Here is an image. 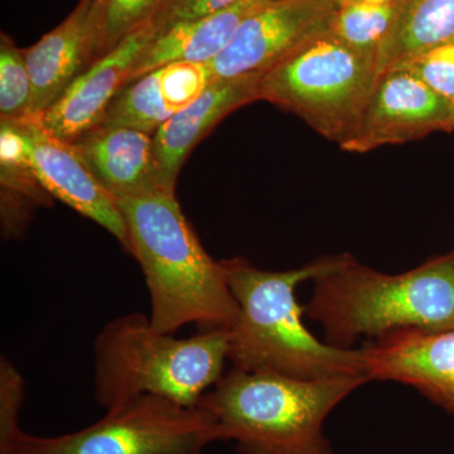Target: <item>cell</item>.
Masks as SVG:
<instances>
[{
  "label": "cell",
  "mask_w": 454,
  "mask_h": 454,
  "mask_svg": "<svg viewBox=\"0 0 454 454\" xmlns=\"http://www.w3.org/2000/svg\"><path fill=\"white\" fill-rule=\"evenodd\" d=\"M32 82L25 52L8 35L0 37V115L3 121H22L28 118Z\"/></svg>",
  "instance_id": "obj_21"
},
{
  "label": "cell",
  "mask_w": 454,
  "mask_h": 454,
  "mask_svg": "<svg viewBox=\"0 0 454 454\" xmlns=\"http://www.w3.org/2000/svg\"><path fill=\"white\" fill-rule=\"evenodd\" d=\"M365 376L288 378L231 367L199 405L219 427L221 441L240 454H334L324 426Z\"/></svg>",
  "instance_id": "obj_4"
},
{
  "label": "cell",
  "mask_w": 454,
  "mask_h": 454,
  "mask_svg": "<svg viewBox=\"0 0 454 454\" xmlns=\"http://www.w3.org/2000/svg\"><path fill=\"white\" fill-rule=\"evenodd\" d=\"M26 396V382L7 357L0 358V450L17 437L20 413Z\"/></svg>",
  "instance_id": "obj_24"
},
{
  "label": "cell",
  "mask_w": 454,
  "mask_h": 454,
  "mask_svg": "<svg viewBox=\"0 0 454 454\" xmlns=\"http://www.w3.org/2000/svg\"><path fill=\"white\" fill-rule=\"evenodd\" d=\"M26 134L35 178L51 197L106 229L129 253V239L118 202L90 172L70 143L51 136L38 119L14 121Z\"/></svg>",
  "instance_id": "obj_11"
},
{
  "label": "cell",
  "mask_w": 454,
  "mask_h": 454,
  "mask_svg": "<svg viewBox=\"0 0 454 454\" xmlns=\"http://www.w3.org/2000/svg\"><path fill=\"white\" fill-rule=\"evenodd\" d=\"M262 74H244L212 83L196 103L173 114L155 131V164L164 192L176 193L179 170L200 140L230 113L260 100Z\"/></svg>",
  "instance_id": "obj_13"
},
{
  "label": "cell",
  "mask_w": 454,
  "mask_h": 454,
  "mask_svg": "<svg viewBox=\"0 0 454 454\" xmlns=\"http://www.w3.org/2000/svg\"><path fill=\"white\" fill-rule=\"evenodd\" d=\"M345 2L367 3V4H390V3L396 2V0H345Z\"/></svg>",
  "instance_id": "obj_26"
},
{
  "label": "cell",
  "mask_w": 454,
  "mask_h": 454,
  "mask_svg": "<svg viewBox=\"0 0 454 454\" xmlns=\"http://www.w3.org/2000/svg\"><path fill=\"white\" fill-rule=\"evenodd\" d=\"M129 254L138 260L151 297L152 325L175 333L188 325L230 328L239 313L223 262L208 255L176 193L116 200Z\"/></svg>",
  "instance_id": "obj_3"
},
{
  "label": "cell",
  "mask_w": 454,
  "mask_h": 454,
  "mask_svg": "<svg viewBox=\"0 0 454 454\" xmlns=\"http://www.w3.org/2000/svg\"><path fill=\"white\" fill-rule=\"evenodd\" d=\"M333 2L336 3V4H342L343 2H345V0H333Z\"/></svg>",
  "instance_id": "obj_28"
},
{
  "label": "cell",
  "mask_w": 454,
  "mask_h": 454,
  "mask_svg": "<svg viewBox=\"0 0 454 454\" xmlns=\"http://www.w3.org/2000/svg\"><path fill=\"white\" fill-rule=\"evenodd\" d=\"M313 282L306 316L322 325L333 348L349 349L363 337L454 330V249L400 274L340 254Z\"/></svg>",
  "instance_id": "obj_1"
},
{
  "label": "cell",
  "mask_w": 454,
  "mask_h": 454,
  "mask_svg": "<svg viewBox=\"0 0 454 454\" xmlns=\"http://www.w3.org/2000/svg\"><path fill=\"white\" fill-rule=\"evenodd\" d=\"M92 4L94 0H80L61 25L23 50L32 82L27 119H40L94 64Z\"/></svg>",
  "instance_id": "obj_14"
},
{
  "label": "cell",
  "mask_w": 454,
  "mask_h": 454,
  "mask_svg": "<svg viewBox=\"0 0 454 454\" xmlns=\"http://www.w3.org/2000/svg\"><path fill=\"white\" fill-rule=\"evenodd\" d=\"M70 145L114 199L164 192L158 178L151 134L98 127Z\"/></svg>",
  "instance_id": "obj_15"
},
{
  "label": "cell",
  "mask_w": 454,
  "mask_h": 454,
  "mask_svg": "<svg viewBox=\"0 0 454 454\" xmlns=\"http://www.w3.org/2000/svg\"><path fill=\"white\" fill-rule=\"evenodd\" d=\"M163 0H94V62L115 49L125 37L148 22Z\"/></svg>",
  "instance_id": "obj_20"
},
{
  "label": "cell",
  "mask_w": 454,
  "mask_h": 454,
  "mask_svg": "<svg viewBox=\"0 0 454 454\" xmlns=\"http://www.w3.org/2000/svg\"><path fill=\"white\" fill-rule=\"evenodd\" d=\"M340 5L333 0H274L245 20L219 56L208 62L212 83L265 74L304 44L330 33Z\"/></svg>",
  "instance_id": "obj_8"
},
{
  "label": "cell",
  "mask_w": 454,
  "mask_h": 454,
  "mask_svg": "<svg viewBox=\"0 0 454 454\" xmlns=\"http://www.w3.org/2000/svg\"><path fill=\"white\" fill-rule=\"evenodd\" d=\"M452 103L403 70L380 74L351 134L340 145L348 153L422 139L450 129Z\"/></svg>",
  "instance_id": "obj_9"
},
{
  "label": "cell",
  "mask_w": 454,
  "mask_h": 454,
  "mask_svg": "<svg viewBox=\"0 0 454 454\" xmlns=\"http://www.w3.org/2000/svg\"><path fill=\"white\" fill-rule=\"evenodd\" d=\"M274 0H239L229 7L186 20L158 33L139 57L128 82L179 61L208 64L234 40L253 14Z\"/></svg>",
  "instance_id": "obj_16"
},
{
  "label": "cell",
  "mask_w": 454,
  "mask_h": 454,
  "mask_svg": "<svg viewBox=\"0 0 454 454\" xmlns=\"http://www.w3.org/2000/svg\"><path fill=\"white\" fill-rule=\"evenodd\" d=\"M216 441V420L201 406L142 395L77 432L35 437L20 430L0 454H202Z\"/></svg>",
  "instance_id": "obj_7"
},
{
  "label": "cell",
  "mask_w": 454,
  "mask_h": 454,
  "mask_svg": "<svg viewBox=\"0 0 454 454\" xmlns=\"http://www.w3.org/2000/svg\"><path fill=\"white\" fill-rule=\"evenodd\" d=\"M172 115L164 104L160 70H155L128 82L107 106L98 127L122 128L154 136Z\"/></svg>",
  "instance_id": "obj_18"
},
{
  "label": "cell",
  "mask_w": 454,
  "mask_h": 454,
  "mask_svg": "<svg viewBox=\"0 0 454 454\" xmlns=\"http://www.w3.org/2000/svg\"><path fill=\"white\" fill-rule=\"evenodd\" d=\"M395 11L396 2L390 4L342 3L334 14L330 35L351 49L378 55L393 25Z\"/></svg>",
  "instance_id": "obj_19"
},
{
  "label": "cell",
  "mask_w": 454,
  "mask_h": 454,
  "mask_svg": "<svg viewBox=\"0 0 454 454\" xmlns=\"http://www.w3.org/2000/svg\"><path fill=\"white\" fill-rule=\"evenodd\" d=\"M227 361L229 328L177 339L129 313L107 322L94 340V397L106 411L142 395L195 408Z\"/></svg>",
  "instance_id": "obj_5"
},
{
  "label": "cell",
  "mask_w": 454,
  "mask_h": 454,
  "mask_svg": "<svg viewBox=\"0 0 454 454\" xmlns=\"http://www.w3.org/2000/svg\"><path fill=\"white\" fill-rule=\"evenodd\" d=\"M158 70L164 104L172 114L192 106L212 85L210 70L202 62H173Z\"/></svg>",
  "instance_id": "obj_22"
},
{
  "label": "cell",
  "mask_w": 454,
  "mask_h": 454,
  "mask_svg": "<svg viewBox=\"0 0 454 454\" xmlns=\"http://www.w3.org/2000/svg\"><path fill=\"white\" fill-rule=\"evenodd\" d=\"M379 77L378 55L351 49L328 33L262 74L260 100L295 114L340 145L354 130Z\"/></svg>",
  "instance_id": "obj_6"
},
{
  "label": "cell",
  "mask_w": 454,
  "mask_h": 454,
  "mask_svg": "<svg viewBox=\"0 0 454 454\" xmlns=\"http://www.w3.org/2000/svg\"><path fill=\"white\" fill-rule=\"evenodd\" d=\"M236 2L239 0H163L152 20L160 33L177 23L207 16Z\"/></svg>",
  "instance_id": "obj_25"
},
{
  "label": "cell",
  "mask_w": 454,
  "mask_h": 454,
  "mask_svg": "<svg viewBox=\"0 0 454 454\" xmlns=\"http://www.w3.org/2000/svg\"><path fill=\"white\" fill-rule=\"evenodd\" d=\"M157 33L151 18L115 49L97 59L38 119L42 127L66 143H74L98 128L107 106L127 85L134 66Z\"/></svg>",
  "instance_id": "obj_10"
},
{
  "label": "cell",
  "mask_w": 454,
  "mask_h": 454,
  "mask_svg": "<svg viewBox=\"0 0 454 454\" xmlns=\"http://www.w3.org/2000/svg\"><path fill=\"white\" fill-rule=\"evenodd\" d=\"M394 67L414 74L433 91L454 103V43L435 47Z\"/></svg>",
  "instance_id": "obj_23"
},
{
  "label": "cell",
  "mask_w": 454,
  "mask_h": 454,
  "mask_svg": "<svg viewBox=\"0 0 454 454\" xmlns=\"http://www.w3.org/2000/svg\"><path fill=\"white\" fill-rule=\"evenodd\" d=\"M450 129L454 130V103H452V112H450Z\"/></svg>",
  "instance_id": "obj_27"
},
{
  "label": "cell",
  "mask_w": 454,
  "mask_h": 454,
  "mask_svg": "<svg viewBox=\"0 0 454 454\" xmlns=\"http://www.w3.org/2000/svg\"><path fill=\"white\" fill-rule=\"evenodd\" d=\"M361 351L370 381L409 385L454 415V330L389 334Z\"/></svg>",
  "instance_id": "obj_12"
},
{
  "label": "cell",
  "mask_w": 454,
  "mask_h": 454,
  "mask_svg": "<svg viewBox=\"0 0 454 454\" xmlns=\"http://www.w3.org/2000/svg\"><path fill=\"white\" fill-rule=\"evenodd\" d=\"M331 262L333 256H328L292 270L271 271L254 267L244 258L223 260L239 306L238 317L229 328L232 367L304 380L367 378L361 348H337L321 342L301 319L306 309L295 297L298 286L315 279Z\"/></svg>",
  "instance_id": "obj_2"
},
{
  "label": "cell",
  "mask_w": 454,
  "mask_h": 454,
  "mask_svg": "<svg viewBox=\"0 0 454 454\" xmlns=\"http://www.w3.org/2000/svg\"><path fill=\"white\" fill-rule=\"evenodd\" d=\"M448 43H454V0H396L393 25L379 49V71Z\"/></svg>",
  "instance_id": "obj_17"
}]
</instances>
